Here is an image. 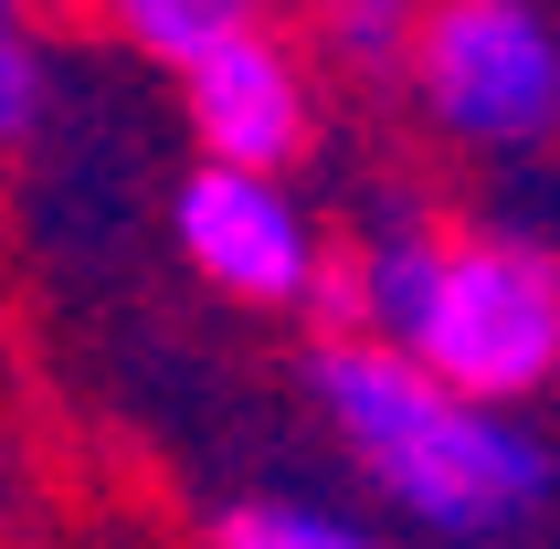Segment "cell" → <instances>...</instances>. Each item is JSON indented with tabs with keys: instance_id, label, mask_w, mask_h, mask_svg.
I'll return each mask as SVG.
<instances>
[{
	"instance_id": "obj_5",
	"label": "cell",
	"mask_w": 560,
	"mask_h": 549,
	"mask_svg": "<svg viewBox=\"0 0 560 549\" xmlns=\"http://www.w3.org/2000/svg\"><path fill=\"white\" fill-rule=\"evenodd\" d=\"M170 244H180V265L222 306H254V317H296L328 285V233H317L307 190L285 180V170L190 159L180 180H170Z\"/></svg>"
},
{
	"instance_id": "obj_6",
	"label": "cell",
	"mask_w": 560,
	"mask_h": 549,
	"mask_svg": "<svg viewBox=\"0 0 560 549\" xmlns=\"http://www.w3.org/2000/svg\"><path fill=\"white\" fill-rule=\"evenodd\" d=\"M412 22H423V0H296V43L360 85H402Z\"/></svg>"
},
{
	"instance_id": "obj_8",
	"label": "cell",
	"mask_w": 560,
	"mask_h": 549,
	"mask_svg": "<svg viewBox=\"0 0 560 549\" xmlns=\"http://www.w3.org/2000/svg\"><path fill=\"white\" fill-rule=\"evenodd\" d=\"M95 32H117L127 54L149 63H180L190 43H212L222 22H254V11H276V0H74Z\"/></svg>"
},
{
	"instance_id": "obj_2",
	"label": "cell",
	"mask_w": 560,
	"mask_h": 549,
	"mask_svg": "<svg viewBox=\"0 0 560 549\" xmlns=\"http://www.w3.org/2000/svg\"><path fill=\"white\" fill-rule=\"evenodd\" d=\"M392 349L476 401H508V412L550 401L560 392V244H539L518 222L444 233Z\"/></svg>"
},
{
	"instance_id": "obj_3",
	"label": "cell",
	"mask_w": 560,
	"mask_h": 549,
	"mask_svg": "<svg viewBox=\"0 0 560 549\" xmlns=\"http://www.w3.org/2000/svg\"><path fill=\"white\" fill-rule=\"evenodd\" d=\"M402 95L466 159L550 149L560 138V11L550 0H423Z\"/></svg>"
},
{
	"instance_id": "obj_7",
	"label": "cell",
	"mask_w": 560,
	"mask_h": 549,
	"mask_svg": "<svg viewBox=\"0 0 560 549\" xmlns=\"http://www.w3.org/2000/svg\"><path fill=\"white\" fill-rule=\"evenodd\" d=\"M212 549H392L371 518H349V507H328V497H285V487H265V497H233L212 518Z\"/></svg>"
},
{
	"instance_id": "obj_1",
	"label": "cell",
	"mask_w": 560,
	"mask_h": 549,
	"mask_svg": "<svg viewBox=\"0 0 560 549\" xmlns=\"http://www.w3.org/2000/svg\"><path fill=\"white\" fill-rule=\"evenodd\" d=\"M317 412L360 465V487L444 549H518L560 497L550 433L508 401H476L381 338H328L307 360Z\"/></svg>"
},
{
	"instance_id": "obj_9",
	"label": "cell",
	"mask_w": 560,
	"mask_h": 549,
	"mask_svg": "<svg viewBox=\"0 0 560 549\" xmlns=\"http://www.w3.org/2000/svg\"><path fill=\"white\" fill-rule=\"evenodd\" d=\"M43 85H54V63H43V0H0V149H22L43 127Z\"/></svg>"
},
{
	"instance_id": "obj_4",
	"label": "cell",
	"mask_w": 560,
	"mask_h": 549,
	"mask_svg": "<svg viewBox=\"0 0 560 549\" xmlns=\"http://www.w3.org/2000/svg\"><path fill=\"white\" fill-rule=\"evenodd\" d=\"M170 95H180L190 159H222V170H285L317 149L328 127V63L296 43V22L254 11V22H222L212 43H190L170 63Z\"/></svg>"
}]
</instances>
